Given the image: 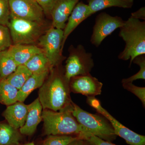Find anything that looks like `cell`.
I'll return each instance as SVG.
<instances>
[{
  "label": "cell",
  "instance_id": "cell-1",
  "mask_svg": "<svg viewBox=\"0 0 145 145\" xmlns=\"http://www.w3.org/2000/svg\"><path fill=\"white\" fill-rule=\"evenodd\" d=\"M59 65L55 69L53 68L39 88L38 98L43 110L58 111L72 105L69 82L65 77V72L59 69Z\"/></svg>",
  "mask_w": 145,
  "mask_h": 145
},
{
  "label": "cell",
  "instance_id": "cell-2",
  "mask_svg": "<svg viewBox=\"0 0 145 145\" xmlns=\"http://www.w3.org/2000/svg\"><path fill=\"white\" fill-rule=\"evenodd\" d=\"M72 105L59 111L43 110L42 119L46 135H75L84 140L92 135L77 121L72 115Z\"/></svg>",
  "mask_w": 145,
  "mask_h": 145
},
{
  "label": "cell",
  "instance_id": "cell-3",
  "mask_svg": "<svg viewBox=\"0 0 145 145\" xmlns=\"http://www.w3.org/2000/svg\"><path fill=\"white\" fill-rule=\"evenodd\" d=\"M119 36L125 43L118 56L120 59L130 60L129 67L137 56L145 54V22L130 17L120 28Z\"/></svg>",
  "mask_w": 145,
  "mask_h": 145
},
{
  "label": "cell",
  "instance_id": "cell-4",
  "mask_svg": "<svg viewBox=\"0 0 145 145\" xmlns=\"http://www.w3.org/2000/svg\"><path fill=\"white\" fill-rule=\"evenodd\" d=\"M72 105V115L91 134L109 142L116 139L117 136L112 126L105 117L88 112L73 102Z\"/></svg>",
  "mask_w": 145,
  "mask_h": 145
},
{
  "label": "cell",
  "instance_id": "cell-5",
  "mask_svg": "<svg viewBox=\"0 0 145 145\" xmlns=\"http://www.w3.org/2000/svg\"><path fill=\"white\" fill-rule=\"evenodd\" d=\"M13 44H33L42 36L41 22L10 18L7 25Z\"/></svg>",
  "mask_w": 145,
  "mask_h": 145
},
{
  "label": "cell",
  "instance_id": "cell-6",
  "mask_svg": "<svg viewBox=\"0 0 145 145\" xmlns=\"http://www.w3.org/2000/svg\"><path fill=\"white\" fill-rule=\"evenodd\" d=\"M72 48L65 67V77L69 82L72 77L90 73L94 65L92 54L82 45Z\"/></svg>",
  "mask_w": 145,
  "mask_h": 145
},
{
  "label": "cell",
  "instance_id": "cell-7",
  "mask_svg": "<svg viewBox=\"0 0 145 145\" xmlns=\"http://www.w3.org/2000/svg\"><path fill=\"white\" fill-rule=\"evenodd\" d=\"M63 30L51 26L39 38V47L41 48L52 67L60 65L63 60L61 50Z\"/></svg>",
  "mask_w": 145,
  "mask_h": 145
},
{
  "label": "cell",
  "instance_id": "cell-8",
  "mask_svg": "<svg viewBox=\"0 0 145 145\" xmlns=\"http://www.w3.org/2000/svg\"><path fill=\"white\" fill-rule=\"evenodd\" d=\"M87 103L108 120L114 129L115 135L123 138L130 145H145V136L137 134L122 125L101 106L95 97H87Z\"/></svg>",
  "mask_w": 145,
  "mask_h": 145
},
{
  "label": "cell",
  "instance_id": "cell-9",
  "mask_svg": "<svg viewBox=\"0 0 145 145\" xmlns=\"http://www.w3.org/2000/svg\"><path fill=\"white\" fill-rule=\"evenodd\" d=\"M124 22L119 16H111L105 12L100 13L95 20L91 42L95 46L99 47L104 39L123 26Z\"/></svg>",
  "mask_w": 145,
  "mask_h": 145
},
{
  "label": "cell",
  "instance_id": "cell-10",
  "mask_svg": "<svg viewBox=\"0 0 145 145\" xmlns=\"http://www.w3.org/2000/svg\"><path fill=\"white\" fill-rule=\"evenodd\" d=\"M10 18L41 22L44 12L34 0H9Z\"/></svg>",
  "mask_w": 145,
  "mask_h": 145
},
{
  "label": "cell",
  "instance_id": "cell-11",
  "mask_svg": "<svg viewBox=\"0 0 145 145\" xmlns=\"http://www.w3.org/2000/svg\"><path fill=\"white\" fill-rule=\"evenodd\" d=\"M103 84L90 73L72 77L69 81L71 92L80 93L87 97L101 95Z\"/></svg>",
  "mask_w": 145,
  "mask_h": 145
},
{
  "label": "cell",
  "instance_id": "cell-12",
  "mask_svg": "<svg viewBox=\"0 0 145 145\" xmlns=\"http://www.w3.org/2000/svg\"><path fill=\"white\" fill-rule=\"evenodd\" d=\"M93 15L88 5L83 2H78L69 17L63 29V39L62 44L63 51L64 46L68 37L83 21Z\"/></svg>",
  "mask_w": 145,
  "mask_h": 145
},
{
  "label": "cell",
  "instance_id": "cell-13",
  "mask_svg": "<svg viewBox=\"0 0 145 145\" xmlns=\"http://www.w3.org/2000/svg\"><path fill=\"white\" fill-rule=\"evenodd\" d=\"M80 0H56L51 13L52 26L63 30L69 17Z\"/></svg>",
  "mask_w": 145,
  "mask_h": 145
},
{
  "label": "cell",
  "instance_id": "cell-14",
  "mask_svg": "<svg viewBox=\"0 0 145 145\" xmlns=\"http://www.w3.org/2000/svg\"><path fill=\"white\" fill-rule=\"evenodd\" d=\"M28 111V105L18 102L8 106L3 113L8 124L16 129L23 126Z\"/></svg>",
  "mask_w": 145,
  "mask_h": 145
},
{
  "label": "cell",
  "instance_id": "cell-15",
  "mask_svg": "<svg viewBox=\"0 0 145 145\" xmlns=\"http://www.w3.org/2000/svg\"><path fill=\"white\" fill-rule=\"evenodd\" d=\"M43 108L39 98L28 105V111L25 123L20 129V132L22 135H31L36 131L39 124L42 120Z\"/></svg>",
  "mask_w": 145,
  "mask_h": 145
},
{
  "label": "cell",
  "instance_id": "cell-16",
  "mask_svg": "<svg viewBox=\"0 0 145 145\" xmlns=\"http://www.w3.org/2000/svg\"><path fill=\"white\" fill-rule=\"evenodd\" d=\"M7 50L18 65H24L31 57L42 52L41 48L33 44H12Z\"/></svg>",
  "mask_w": 145,
  "mask_h": 145
},
{
  "label": "cell",
  "instance_id": "cell-17",
  "mask_svg": "<svg viewBox=\"0 0 145 145\" xmlns=\"http://www.w3.org/2000/svg\"><path fill=\"white\" fill-rule=\"evenodd\" d=\"M50 71L32 73L18 91V101L24 102L29 95L36 89L40 88L48 77Z\"/></svg>",
  "mask_w": 145,
  "mask_h": 145
},
{
  "label": "cell",
  "instance_id": "cell-18",
  "mask_svg": "<svg viewBox=\"0 0 145 145\" xmlns=\"http://www.w3.org/2000/svg\"><path fill=\"white\" fill-rule=\"evenodd\" d=\"M88 5L93 14L98 11L111 7L124 8H131L133 0H88Z\"/></svg>",
  "mask_w": 145,
  "mask_h": 145
},
{
  "label": "cell",
  "instance_id": "cell-19",
  "mask_svg": "<svg viewBox=\"0 0 145 145\" xmlns=\"http://www.w3.org/2000/svg\"><path fill=\"white\" fill-rule=\"evenodd\" d=\"M22 136L18 129L0 123V145H19Z\"/></svg>",
  "mask_w": 145,
  "mask_h": 145
},
{
  "label": "cell",
  "instance_id": "cell-20",
  "mask_svg": "<svg viewBox=\"0 0 145 145\" xmlns=\"http://www.w3.org/2000/svg\"><path fill=\"white\" fill-rule=\"evenodd\" d=\"M24 65L32 73L50 71L53 68L43 52L34 55Z\"/></svg>",
  "mask_w": 145,
  "mask_h": 145
},
{
  "label": "cell",
  "instance_id": "cell-21",
  "mask_svg": "<svg viewBox=\"0 0 145 145\" xmlns=\"http://www.w3.org/2000/svg\"><path fill=\"white\" fill-rule=\"evenodd\" d=\"M18 89L8 82L6 79L0 80V103L10 105L18 102Z\"/></svg>",
  "mask_w": 145,
  "mask_h": 145
},
{
  "label": "cell",
  "instance_id": "cell-22",
  "mask_svg": "<svg viewBox=\"0 0 145 145\" xmlns=\"http://www.w3.org/2000/svg\"><path fill=\"white\" fill-rule=\"evenodd\" d=\"M32 74L25 65H20L13 73L5 79L19 90Z\"/></svg>",
  "mask_w": 145,
  "mask_h": 145
},
{
  "label": "cell",
  "instance_id": "cell-23",
  "mask_svg": "<svg viewBox=\"0 0 145 145\" xmlns=\"http://www.w3.org/2000/svg\"><path fill=\"white\" fill-rule=\"evenodd\" d=\"M18 65L8 50L0 52V77L5 79L16 70Z\"/></svg>",
  "mask_w": 145,
  "mask_h": 145
},
{
  "label": "cell",
  "instance_id": "cell-24",
  "mask_svg": "<svg viewBox=\"0 0 145 145\" xmlns=\"http://www.w3.org/2000/svg\"><path fill=\"white\" fill-rule=\"evenodd\" d=\"M132 63L139 66L140 70L135 75L129 78L122 80L121 83H133V81L139 79L145 80V54H142L135 57Z\"/></svg>",
  "mask_w": 145,
  "mask_h": 145
},
{
  "label": "cell",
  "instance_id": "cell-25",
  "mask_svg": "<svg viewBox=\"0 0 145 145\" xmlns=\"http://www.w3.org/2000/svg\"><path fill=\"white\" fill-rule=\"evenodd\" d=\"M78 139L80 138L77 136L73 137L70 135H49L44 141L42 145H67Z\"/></svg>",
  "mask_w": 145,
  "mask_h": 145
},
{
  "label": "cell",
  "instance_id": "cell-26",
  "mask_svg": "<svg viewBox=\"0 0 145 145\" xmlns=\"http://www.w3.org/2000/svg\"><path fill=\"white\" fill-rule=\"evenodd\" d=\"M12 43L8 27L0 24V52L8 49Z\"/></svg>",
  "mask_w": 145,
  "mask_h": 145
},
{
  "label": "cell",
  "instance_id": "cell-27",
  "mask_svg": "<svg viewBox=\"0 0 145 145\" xmlns=\"http://www.w3.org/2000/svg\"><path fill=\"white\" fill-rule=\"evenodd\" d=\"M123 88L137 96L142 104L144 108L145 107V88L137 86L133 83H122Z\"/></svg>",
  "mask_w": 145,
  "mask_h": 145
},
{
  "label": "cell",
  "instance_id": "cell-28",
  "mask_svg": "<svg viewBox=\"0 0 145 145\" xmlns=\"http://www.w3.org/2000/svg\"><path fill=\"white\" fill-rule=\"evenodd\" d=\"M9 0H0V24L8 25L10 18Z\"/></svg>",
  "mask_w": 145,
  "mask_h": 145
},
{
  "label": "cell",
  "instance_id": "cell-29",
  "mask_svg": "<svg viewBox=\"0 0 145 145\" xmlns=\"http://www.w3.org/2000/svg\"><path fill=\"white\" fill-rule=\"evenodd\" d=\"M42 8L44 13L51 16L56 0H34Z\"/></svg>",
  "mask_w": 145,
  "mask_h": 145
},
{
  "label": "cell",
  "instance_id": "cell-30",
  "mask_svg": "<svg viewBox=\"0 0 145 145\" xmlns=\"http://www.w3.org/2000/svg\"><path fill=\"white\" fill-rule=\"evenodd\" d=\"M85 140L92 145H116L112 144L111 142L105 141L93 135H90Z\"/></svg>",
  "mask_w": 145,
  "mask_h": 145
},
{
  "label": "cell",
  "instance_id": "cell-31",
  "mask_svg": "<svg viewBox=\"0 0 145 145\" xmlns=\"http://www.w3.org/2000/svg\"><path fill=\"white\" fill-rule=\"evenodd\" d=\"M131 17L138 20H145V7H141L135 12L131 13Z\"/></svg>",
  "mask_w": 145,
  "mask_h": 145
},
{
  "label": "cell",
  "instance_id": "cell-32",
  "mask_svg": "<svg viewBox=\"0 0 145 145\" xmlns=\"http://www.w3.org/2000/svg\"><path fill=\"white\" fill-rule=\"evenodd\" d=\"M84 142L85 140H82V139H78L72 141L67 145H83Z\"/></svg>",
  "mask_w": 145,
  "mask_h": 145
},
{
  "label": "cell",
  "instance_id": "cell-33",
  "mask_svg": "<svg viewBox=\"0 0 145 145\" xmlns=\"http://www.w3.org/2000/svg\"><path fill=\"white\" fill-rule=\"evenodd\" d=\"M19 145H35L33 142L29 143L27 144H19Z\"/></svg>",
  "mask_w": 145,
  "mask_h": 145
},
{
  "label": "cell",
  "instance_id": "cell-34",
  "mask_svg": "<svg viewBox=\"0 0 145 145\" xmlns=\"http://www.w3.org/2000/svg\"><path fill=\"white\" fill-rule=\"evenodd\" d=\"M92 145L90 143L88 142L87 141H86V140H85L84 143V145Z\"/></svg>",
  "mask_w": 145,
  "mask_h": 145
},
{
  "label": "cell",
  "instance_id": "cell-35",
  "mask_svg": "<svg viewBox=\"0 0 145 145\" xmlns=\"http://www.w3.org/2000/svg\"><path fill=\"white\" fill-rule=\"evenodd\" d=\"M1 77H0V80H1Z\"/></svg>",
  "mask_w": 145,
  "mask_h": 145
}]
</instances>
